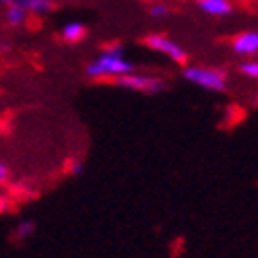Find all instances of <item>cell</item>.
<instances>
[{"instance_id":"cell-14","label":"cell","mask_w":258,"mask_h":258,"mask_svg":"<svg viewBox=\"0 0 258 258\" xmlns=\"http://www.w3.org/2000/svg\"><path fill=\"white\" fill-rule=\"evenodd\" d=\"M83 167H85L83 161H75V163L69 167V174H71V176H81V174H83Z\"/></svg>"},{"instance_id":"cell-11","label":"cell","mask_w":258,"mask_h":258,"mask_svg":"<svg viewBox=\"0 0 258 258\" xmlns=\"http://www.w3.org/2000/svg\"><path fill=\"white\" fill-rule=\"evenodd\" d=\"M238 73L242 77H248V79H258V60L254 58H244L238 67Z\"/></svg>"},{"instance_id":"cell-13","label":"cell","mask_w":258,"mask_h":258,"mask_svg":"<svg viewBox=\"0 0 258 258\" xmlns=\"http://www.w3.org/2000/svg\"><path fill=\"white\" fill-rule=\"evenodd\" d=\"M103 52H107V54H114V56H124V46H122V44H114V46H107V48H103Z\"/></svg>"},{"instance_id":"cell-3","label":"cell","mask_w":258,"mask_h":258,"mask_svg":"<svg viewBox=\"0 0 258 258\" xmlns=\"http://www.w3.org/2000/svg\"><path fill=\"white\" fill-rule=\"evenodd\" d=\"M114 83L122 89L128 91H139V93H161L167 89V83L159 77H151V75H141V73H128L122 77H116Z\"/></svg>"},{"instance_id":"cell-2","label":"cell","mask_w":258,"mask_h":258,"mask_svg":"<svg viewBox=\"0 0 258 258\" xmlns=\"http://www.w3.org/2000/svg\"><path fill=\"white\" fill-rule=\"evenodd\" d=\"M182 77L197 85V87L211 91V93H223L227 89V73L223 69L215 67H186L182 71Z\"/></svg>"},{"instance_id":"cell-18","label":"cell","mask_w":258,"mask_h":258,"mask_svg":"<svg viewBox=\"0 0 258 258\" xmlns=\"http://www.w3.org/2000/svg\"><path fill=\"white\" fill-rule=\"evenodd\" d=\"M11 48H13L11 44H0V50H11Z\"/></svg>"},{"instance_id":"cell-5","label":"cell","mask_w":258,"mask_h":258,"mask_svg":"<svg viewBox=\"0 0 258 258\" xmlns=\"http://www.w3.org/2000/svg\"><path fill=\"white\" fill-rule=\"evenodd\" d=\"M231 50L240 58L258 56V31H244L231 39Z\"/></svg>"},{"instance_id":"cell-1","label":"cell","mask_w":258,"mask_h":258,"mask_svg":"<svg viewBox=\"0 0 258 258\" xmlns=\"http://www.w3.org/2000/svg\"><path fill=\"white\" fill-rule=\"evenodd\" d=\"M137 64L131 62L126 56H114L107 52H99V56L85 67V75L89 79H116L128 73H135Z\"/></svg>"},{"instance_id":"cell-6","label":"cell","mask_w":258,"mask_h":258,"mask_svg":"<svg viewBox=\"0 0 258 258\" xmlns=\"http://www.w3.org/2000/svg\"><path fill=\"white\" fill-rule=\"evenodd\" d=\"M197 9L211 17H229L233 13L231 0H197Z\"/></svg>"},{"instance_id":"cell-12","label":"cell","mask_w":258,"mask_h":258,"mask_svg":"<svg viewBox=\"0 0 258 258\" xmlns=\"http://www.w3.org/2000/svg\"><path fill=\"white\" fill-rule=\"evenodd\" d=\"M147 13L151 15L153 19H165L169 15V7L165 3H153V5H149Z\"/></svg>"},{"instance_id":"cell-9","label":"cell","mask_w":258,"mask_h":258,"mask_svg":"<svg viewBox=\"0 0 258 258\" xmlns=\"http://www.w3.org/2000/svg\"><path fill=\"white\" fill-rule=\"evenodd\" d=\"M27 11L25 9H21L19 5H11L9 9H7V13H5V21L11 25V27H21L27 21Z\"/></svg>"},{"instance_id":"cell-17","label":"cell","mask_w":258,"mask_h":258,"mask_svg":"<svg viewBox=\"0 0 258 258\" xmlns=\"http://www.w3.org/2000/svg\"><path fill=\"white\" fill-rule=\"evenodd\" d=\"M15 3H17V0H0V7H11Z\"/></svg>"},{"instance_id":"cell-16","label":"cell","mask_w":258,"mask_h":258,"mask_svg":"<svg viewBox=\"0 0 258 258\" xmlns=\"http://www.w3.org/2000/svg\"><path fill=\"white\" fill-rule=\"evenodd\" d=\"M7 205H9V203H7V197L3 195V192H0V213H3V211L7 209Z\"/></svg>"},{"instance_id":"cell-15","label":"cell","mask_w":258,"mask_h":258,"mask_svg":"<svg viewBox=\"0 0 258 258\" xmlns=\"http://www.w3.org/2000/svg\"><path fill=\"white\" fill-rule=\"evenodd\" d=\"M9 176H11V171H9V165H7V163H3V161H0V182L9 180Z\"/></svg>"},{"instance_id":"cell-4","label":"cell","mask_w":258,"mask_h":258,"mask_svg":"<svg viewBox=\"0 0 258 258\" xmlns=\"http://www.w3.org/2000/svg\"><path fill=\"white\" fill-rule=\"evenodd\" d=\"M145 46L147 48H151L153 52H159L163 54L165 58L169 60H174L178 64H184L188 60V52L178 44L176 39H171L167 35H161V33H149L145 37Z\"/></svg>"},{"instance_id":"cell-7","label":"cell","mask_w":258,"mask_h":258,"mask_svg":"<svg viewBox=\"0 0 258 258\" xmlns=\"http://www.w3.org/2000/svg\"><path fill=\"white\" fill-rule=\"evenodd\" d=\"M60 35L64 41H69V44H79V41H83L85 35H87V27H85L81 21H71V23L62 27Z\"/></svg>"},{"instance_id":"cell-10","label":"cell","mask_w":258,"mask_h":258,"mask_svg":"<svg viewBox=\"0 0 258 258\" xmlns=\"http://www.w3.org/2000/svg\"><path fill=\"white\" fill-rule=\"evenodd\" d=\"M35 231H37V225H35L33 219L21 221V223L15 227V238H17V240H29V238H33V235H35Z\"/></svg>"},{"instance_id":"cell-8","label":"cell","mask_w":258,"mask_h":258,"mask_svg":"<svg viewBox=\"0 0 258 258\" xmlns=\"http://www.w3.org/2000/svg\"><path fill=\"white\" fill-rule=\"evenodd\" d=\"M15 5H19L21 9H25L27 13H33V15H50L56 9L54 0H17Z\"/></svg>"}]
</instances>
